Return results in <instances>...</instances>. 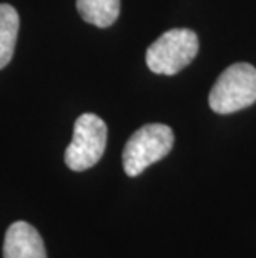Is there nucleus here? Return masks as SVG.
<instances>
[{"mask_svg":"<svg viewBox=\"0 0 256 258\" xmlns=\"http://www.w3.org/2000/svg\"><path fill=\"white\" fill-rule=\"evenodd\" d=\"M256 102V69L238 62L230 65L211 87L208 103L211 110L226 115L243 110Z\"/></svg>","mask_w":256,"mask_h":258,"instance_id":"nucleus-1","label":"nucleus"},{"mask_svg":"<svg viewBox=\"0 0 256 258\" xmlns=\"http://www.w3.org/2000/svg\"><path fill=\"white\" fill-rule=\"evenodd\" d=\"M175 135L168 125L148 123L130 137L123 148V170L128 177H138L145 168L153 165L172 152Z\"/></svg>","mask_w":256,"mask_h":258,"instance_id":"nucleus-2","label":"nucleus"},{"mask_svg":"<svg viewBox=\"0 0 256 258\" xmlns=\"http://www.w3.org/2000/svg\"><path fill=\"white\" fill-rule=\"evenodd\" d=\"M198 53V37L190 29H172L161 34L146 50V65L153 74L175 75Z\"/></svg>","mask_w":256,"mask_h":258,"instance_id":"nucleus-3","label":"nucleus"},{"mask_svg":"<svg viewBox=\"0 0 256 258\" xmlns=\"http://www.w3.org/2000/svg\"><path fill=\"white\" fill-rule=\"evenodd\" d=\"M108 130L95 113L80 115L73 127V139L65 150V163L73 172H83L100 162L107 148Z\"/></svg>","mask_w":256,"mask_h":258,"instance_id":"nucleus-4","label":"nucleus"},{"mask_svg":"<svg viewBox=\"0 0 256 258\" xmlns=\"http://www.w3.org/2000/svg\"><path fill=\"white\" fill-rule=\"evenodd\" d=\"M4 258H47L40 233L27 222L12 223L5 233Z\"/></svg>","mask_w":256,"mask_h":258,"instance_id":"nucleus-5","label":"nucleus"},{"mask_svg":"<svg viewBox=\"0 0 256 258\" xmlns=\"http://www.w3.org/2000/svg\"><path fill=\"white\" fill-rule=\"evenodd\" d=\"M20 19L12 5L0 4V70L7 67L14 57Z\"/></svg>","mask_w":256,"mask_h":258,"instance_id":"nucleus-6","label":"nucleus"},{"mask_svg":"<svg viewBox=\"0 0 256 258\" xmlns=\"http://www.w3.org/2000/svg\"><path fill=\"white\" fill-rule=\"evenodd\" d=\"M80 17L100 29L115 24L120 15V0H77Z\"/></svg>","mask_w":256,"mask_h":258,"instance_id":"nucleus-7","label":"nucleus"}]
</instances>
